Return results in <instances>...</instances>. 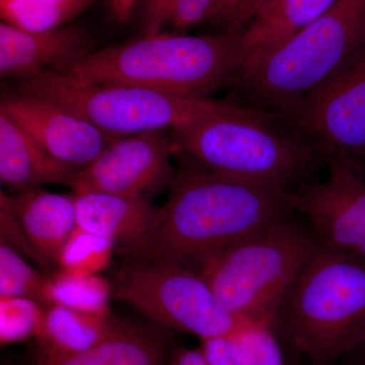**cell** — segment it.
<instances>
[{
	"instance_id": "obj_12",
	"label": "cell",
	"mask_w": 365,
	"mask_h": 365,
	"mask_svg": "<svg viewBox=\"0 0 365 365\" xmlns=\"http://www.w3.org/2000/svg\"><path fill=\"white\" fill-rule=\"evenodd\" d=\"M0 111L20 125L52 157L76 169L93 162L112 141L85 118L32 93L6 91L2 95Z\"/></svg>"
},
{
	"instance_id": "obj_20",
	"label": "cell",
	"mask_w": 365,
	"mask_h": 365,
	"mask_svg": "<svg viewBox=\"0 0 365 365\" xmlns=\"http://www.w3.org/2000/svg\"><path fill=\"white\" fill-rule=\"evenodd\" d=\"M97 0H0L2 21L26 31L69 25Z\"/></svg>"
},
{
	"instance_id": "obj_28",
	"label": "cell",
	"mask_w": 365,
	"mask_h": 365,
	"mask_svg": "<svg viewBox=\"0 0 365 365\" xmlns=\"http://www.w3.org/2000/svg\"><path fill=\"white\" fill-rule=\"evenodd\" d=\"M176 0H146L141 16L143 35L162 33L163 26L170 23Z\"/></svg>"
},
{
	"instance_id": "obj_10",
	"label": "cell",
	"mask_w": 365,
	"mask_h": 365,
	"mask_svg": "<svg viewBox=\"0 0 365 365\" xmlns=\"http://www.w3.org/2000/svg\"><path fill=\"white\" fill-rule=\"evenodd\" d=\"M326 165L325 179L309 182L287 199L319 244L365 261V173L346 153H335Z\"/></svg>"
},
{
	"instance_id": "obj_4",
	"label": "cell",
	"mask_w": 365,
	"mask_h": 365,
	"mask_svg": "<svg viewBox=\"0 0 365 365\" xmlns=\"http://www.w3.org/2000/svg\"><path fill=\"white\" fill-rule=\"evenodd\" d=\"M365 48V0H338L287 42L245 60L234 81L242 106L278 115L299 104Z\"/></svg>"
},
{
	"instance_id": "obj_13",
	"label": "cell",
	"mask_w": 365,
	"mask_h": 365,
	"mask_svg": "<svg viewBox=\"0 0 365 365\" xmlns=\"http://www.w3.org/2000/svg\"><path fill=\"white\" fill-rule=\"evenodd\" d=\"M93 52L85 29L66 25L47 31H26L0 24V76L32 78L44 71L67 73Z\"/></svg>"
},
{
	"instance_id": "obj_24",
	"label": "cell",
	"mask_w": 365,
	"mask_h": 365,
	"mask_svg": "<svg viewBox=\"0 0 365 365\" xmlns=\"http://www.w3.org/2000/svg\"><path fill=\"white\" fill-rule=\"evenodd\" d=\"M273 324L257 322L230 337L242 365H285Z\"/></svg>"
},
{
	"instance_id": "obj_30",
	"label": "cell",
	"mask_w": 365,
	"mask_h": 365,
	"mask_svg": "<svg viewBox=\"0 0 365 365\" xmlns=\"http://www.w3.org/2000/svg\"><path fill=\"white\" fill-rule=\"evenodd\" d=\"M167 365H209L200 348H177L170 353Z\"/></svg>"
},
{
	"instance_id": "obj_8",
	"label": "cell",
	"mask_w": 365,
	"mask_h": 365,
	"mask_svg": "<svg viewBox=\"0 0 365 365\" xmlns=\"http://www.w3.org/2000/svg\"><path fill=\"white\" fill-rule=\"evenodd\" d=\"M112 299L200 341L232 337L257 323L230 313L196 269L160 262L134 261L122 268L115 276Z\"/></svg>"
},
{
	"instance_id": "obj_16",
	"label": "cell",
	"mask_w": 365,
	"mask_h": 365,
	"mask_svg": "<svg viewBox=\"0 0 365 365\" xmlns=\"http://www.w3.org/2000/svg\"><path fill=\"white\" fill-rule=\"evenodd\" d=\"M74 194L78 227L120 242L127 252L135 249L150 232L158 209L148 199L129 198L101 192Z\"/></svg>"
},
{
	"instance_id": "obj_14",
	"label": "cell",
	"mask_w": 365,
	"mask_h": 365,
	"mask_svg": "<svg viewBox=\"0 0 365 365\" xmlns=\"http://www.w3.org/2000/svg\"><path fill=\"white\" fill-rule=\"evenodd\" d=\"M9 204L40 263H57L60 251L78 227L76 198L38 188L14 192Z\"/></svg>"
},
{
	"instance_id": "obj_21",
	"label": "cell",
	"mask_w": 365,
	"mask_h": 365,
	"mask_svg": "<svg viewBox=\"0 0 365 365\" xmlns=\"http://www.w3.org/2000/svg\"><path fill=\"white\" fill-rule=\"evenodd\" d=\"M46 297L50 306L60 304L97 314H110L112 285L98 274L60 270L48 281Z\"/></svg>"
},
{
	"instance_id": "obj_22",
	"label": "cell",
	"mask_w": 365,
	"mask_h": 365,
	"mask_svg": "<svg viewBox=\"0 0 365 365\" xmlns=\"http://www.w3.org/2000/svg\"><path fill=\"white\" fill-rule=\"evenodd\" d=\"M49 278L37 272L6 242L0 245V299L24 297L47 309L46 297Z\"/></svg>"
},
{
	"instance_id": "obj_33",
	"label": "cell",
	"mask_w": 365,
	"mask_h": 365,
	"mask_svg": "<svg viewBox=\"0 0 365 365\" xmlns=\"http://www.w3.org/2000/svg\"><path fill=\"white\" fill-rule=\"evenodd\" d=\"M356 351H364L365 353V343L364 345L360 346L359 349L356 350Z\"/></svg>"
},
{
	"instance_id": "obj_7",
	"label": "cell",
	"mask_w": 365,
	"mask_h": 365,
	"mask_svg": "<svg viewBox=\"0 0 365 365\" xmlns=\"http://www.w3.org/2000/svg\"><path fill=\"white\" fill-rule=\"evenodd\" d=\"M16 90L54 101L108 137L182 128L237 104L235 101L168 95L121 83H83L59 72L19 79Z\"/></svg>"
},
{
	"instance_id": "obj_15",
	"label": "cell",
	"mask_w": 365,
	"mask_h": 365,
	"mask_svg": "<svg viewBox=\"0 0 365 365\" xmlns=\"http://www.w3.org/2000/svg\"><path fill=\"white\" fill-rule=\"evenodd\" d=\"M79 169L60 162L0 111V180L14 192L44 184L66 185Z\"/></svg>"
},
{
	"instance_id": "obj_1",
	"label": "cell",
	"mask_w": 365,
	"mask_h": 365,
	"mask_svg": "<svg viewBox=\"0 0 365 365\" xmlns=\"http://www.w3.org/2000/svg\"><path fill=\"white\" fill-rule=\"evenodd\" d=\"M170 195L135 261L198 268L204 259L295 215L287 194L228 179L187 163L176 170Z\"/></svg>"
},
{
	"instance_id": "obj_25",
	"label": "cell",
	"mask_w": 365,
	"mask_h": 365,
	"mask_svg": "<svg viewBox=\"0 0 365 365\" xmlns=\"http://www.w3.org/2000/svg\"><path fill=\"white\" fill-rule=\"evenodd\" d=\"M45 309L38 302L24 297L0 299L1 344H13L36 336Z\"/></svg>"
},
{
	"instance_id": "obj_31",
	"label": "cell",
	"mask_w": 365,
	"mask_h": 365,
	"mask_svg": "<svg viewBox=\"0 0 365 365\" xmlns=\"http://www.w3.org/2000/svg\"><path fill=\"white\" fill-rule=\"evenodd\" d=\"M139 1L140 0H110L113 16L120 23H127Z\"/></svg>"
},
{
	"instance_id": "obj_17",
	"label": "cell",
	"mask_w": 365,
	"mask_h": 365,
	"mask_svg": "<svg viewBox=\"0 0 365 365\" xmlns=\"http://www.w3.org/2000/svg\"><path fill=\"white\" fill-rule=\"evenodd\" d=\"M167 341L148 328L121 325L107 339L86 351L59 354L38 346L34 365H165Z\"/></svg>"
},
{
	"instance_id": "obj_32",
	"label": "cell",
	"mask_w": 365,
	"mask_h": 365,
	"mask_svg": "<svg viewBox=\"0 0 365 365\" xmlns=\"http://www.w3.org/2000/svg\"><path fill=\"white\" fill-rule=\"evenodd\" d=\"M356 160H359L360 165H361L362 170H364V172L365 173V153H362V155H360L359 157H357Z\"/></svg>"
},
{
	"instance_id": "obj_11",
	"label": "cell",
	"mask_w": 365,
	"mask_h": 365,
	"mask_svg": "<svg viewBox=\"0 0 365 365\" xmlns=\"http://www.w3.org/2000/svg\"><path fill=\"white\" fill-rule=\"evenodd\" d=\"M173 151L163 130L114 139L93 162L74 172L66 186L76 194L101 192L148 199L150 194L170 187L174 179Z\"/></svg>"
},
{
	"instance_id": "obj_2",
	"label": "cell",
	"mask_w": 365,
	"mask_h": 365,
	"mask_svg": "<svg viewBox=\"0 0 365 365\" xmlns=\"http://www.w3.org/2000/svg\"><path fill=\"white\" fill-rule=\"evenodd\" d=\"M173 150L200 169L292 193L312 182L326 160L276 123L272 115L240 103L172 130Z\"/></svg>"
},
{
	"instance_id": "obj_3",
	"label": "cell",
	"mask_w": 365,
	"mask_h": 365,
	"mask_svg": "<svg viewBox=\"0 0 365 365\" xmlns=\"http://www.w3.org/2000/svg\"><path fill=\"white\" fill-rule=\"evenodd\" d=\"M242 33L143 35L91 52L66 74L79 83H121L180 97L210 98L232 83L241 66Z\"/></svg>"
},
{
	"instance_id": "obj_23",
	"label": "cell",
	"mask_w": 365,
	"mask_h": 365,
	"mask_svg": "<svg viewBox=\"0 0 365 365\" xmlns=\"http://www.w3.org/2000/svg\"><path fill=\"white\" fill-rule=\"evenodd\" d=\"M114 244L113 240L78 227L60 251L57 263L69 272L97 274L111 260Z\"/></svg>"
},
{
	"instance_id": "obj_26",
	"label": "cell",
	"mask_w": 365,
	"mask_h": 365,
	"mask_svg": "<svg viewBox=\"0 0 365 365\" xmlns=\"http://www.w3.org/2000/svg\"><path fill=\"white\" fill-rule=\"evenodd\" d=\"M267 0H215L208 21L223 31L242 32Z\"/></svg>"
},
{
	"instance_id": "obj_6",
	"label": "cell",
	"mask_w": 365,
	"mask_h": 365,
	"mask_svg": "<svg viewBox=\"0 0 365 365\" xmlns=\"http://www.w3.org/2000/svg\"><path fill=\"white\" fill-rule=\"evenodd\" d=\"M295 215L209 255L199 265L197 271L230 313L274 324L319 245L311 225Z\"/></svg>"
},
{
	"instance_id": "obj_34",
	"label": "cell",
	"mask_w": 365,
	"mask_h": 365,
	"mask_svg": "<svg viewBox=\"0 0 365 365\" xmlns=\"http://www.w3.org/2000/svg\"><path fill=\"white\" fill-rule=\"evenodd\" d=\"M365 365V364H364Z\"/></svg>"
},
{
	"instance_id": "obj_29",
	"label": "cell",
	"mask_w": 365,
	"mask_h": 365,
	"mask_svg": "<svg viewBox=\"0 0 365 365\" xmlns=\"http://www.w3.org/2000/svg\"><path fill=\"white\" fill-rule=\"evenodd\" d=\"M201 351L209 365H242L230 337L200 341Z\"/></svg>"
},
{
	"instance_id": "obj_19",
	"label": "cell",
	"mask_w": 365,
	"mask_h": 365,
	"mask_svg": "<svg viewBox=\"0 0 365 365\" xmlns=\"http://www.w3.org/2000/svg\"><path fill=\"white\" fill-rule=\"evenodd\" d=\"M121 325L110 314L85 313L52 304L45 309L35 337L43 349L59 354H74L107 339Z\"/></svg>"
},
{
	"instance_id": "obj_9",
	"label": "cell",
	"mask_w": 365,
	"mask_h": 365,
	"mask_svg": "<svg viewBox=\"0 0 365 365\" xmlns=\"http://www.w3.org/2000/svg\"><path fill=\"white\" fill-rule=\"evenodd\" d=\"M272 116L326 163L338 153L359 157L365 153V48L299 104Z\"/></svg>"
},
{
	"instance_id": "obj_27",
	"label": "cell",
	"mask_w": 365,
	"mask_h": 365,
	"mask_svg": "<svg viewBox=\"0 0 365 365\" xmlns=\"http://www.w3.org/2000/svg\"><path fill=\"white\" fill-rule=\"evenodd\" d=\"M215 0H176L170 25L184 30L208 21Z\"/></svg>"
},
{
	"instance_id": "obj_5",
	"label": "cell",
	"mask_w": 365,
	"mask_h": 365,
	"mask_svg": "<svg viewBox=\"0 0 365 365\" xmlns=\"http://www.w3.org/2000/svg\"><path fill=\"white\" fill-rule=\"evenodd\" d=\"M312 365L365 343V261L319 244L276 314Z\"/></svg>"
},
{
	"instance_id": "obj_18",
	"label": "cell",
	"mask_w": 365,
	"mask_h": 365,
	"mask_svg": "<svg viewBox=\"0 0 365 365\" xmlns=\"http://www.w3.org/2000/svg\"><path fill=\"white\" fill-rule=\"evenodd\" d=\"M337 1L267 0L242 31V63L287 42L300 30L321 18Z\"/></svg>"
}]
</instances>
